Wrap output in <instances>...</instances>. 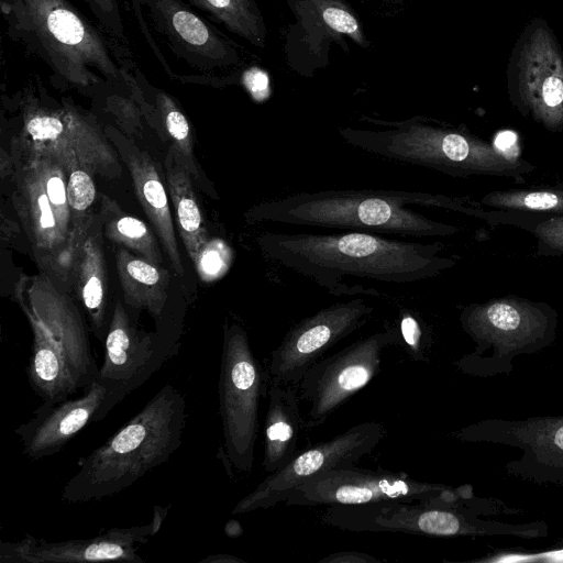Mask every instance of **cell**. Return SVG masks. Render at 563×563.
Listing matches in <instances>:
<instances>
[{"label": "cell", "mask_w": 563, "mask_h": 563, "mask_svg": "<svg viewBox=\"0 0 563 563\" xmlns=\"http://www.w3.org/2000/svg\"><path fill=\"white\" fill-rule=\"evenodd\" d=\"M159 526L153 520L144 526L111 528L87 538L51 542L25 534L15 542L0 543L2 563L99 562L118 561L143 563L137 549L157 533Z\"/></svg>", "instance_id": "21"}, {"label": "cell", "mask_w": 563, "mask_h": 563, "mask_svg": "<svg viewBox=\"0 0 563 563\" xmlns=\"http://www.w3.org/2000/svg\"><path fill=\"white\" fill-rule=\"evenodd\" d=\"M269 382L268 367L255 356L246 331L238 323L225 324L218 384L220 450L232 467L244 473L253 468L260 407Z\"/></svg>", "instance_id": "11"}, {"label": "cell", "mask_w": 563, "mask_h": 563, "mask_svg": "<svg viewBox=\"0 0 563 563\" xmlns=\"http://www.w3.org/2000/svg\"><path fill=\"white\" fill-rule=\"evenodd\" d=\"M202 563H246L244 560L231 554H213L205 558Z\"/></svg>", "instance_id": "39"}, {"label": "cell", "mask_w": 563, "mask_h": 563, "mask_svg": "<svg viewBox=\"0 0 563 563\" xmlns=\"http://www.w3.org/2000/svg\"><path fill=\"white\" fill-rule=\"evenodd\" d=\"M460 322L476 346L454 364L461 367L490 352L467 372L488 377L510 372L516 356L532 354L552 344L558 312L547 302L504 296L464 307Z\"/></svg>", "instance_id": "10"}, {"label": "cell", "mask_w": 563, "mask_h": 563, "mask_svg": "<svg viewBox=\"0 0 563 563\" xmlns=\"http://www.w3.org/2000/svg\"><path fill=\"white\" fill-rule=\"evenodd\" d=\"M166 184L176 212V224L181 241L192 263L208 244V232L192 188L191 175L168 148L166 156Z\"/></svg>", "instance_id": "28"}, {"label": "cell", "mask_w": 563, "mask_h": 563, "mask_svg": "<svg viewBox=\"0 0 563 563\" xmlns=\"http://www.w3.org/2000/svg\"><path fill=\"white\" fill-rule=\"evenodd\" d=\"M510 102L550 132L563 131V53L543 19L520 33L507 68Z\"/></svg>", "instance_id": "12"}, {"label": "cell", "mask_w": 563, "mask_h": 563, "mask_svg": "<svg viewBox=\"0 0 563 563\" xmlns=\"http://www.w3.org/2000/svg\"><path fill=\"white\" fill-rule=\"evenodd\" d=\"M503 503L476 498L470 485L457 487L451 506L387 501L328 506L321 521L340 530L356 532H402L430 537L516 536L539 538L548 534L544 522L521 525L481 519V515L509 514Z\"/></svg>", "instance_id": "6"}, {"label": "cell", "mask_w": 563, "mask_h": 563, "mask_svg": "<svg viewBox=\"0 0 563 563\" xmlns=\"http://www.w3.org/2000/svg\"><path fill=\"white\" fill-rule=\"evenodd\" d=\"M207 20L224 26L253 46L263 48L267 27L255 0H183Z\"/></svg>", "instance_id": "29"}, {"label": "cell", "mask_w": 563, "mask_h": 563, "mask_svg": "<svg viewBox=\"0 0 563 563\" xmlns=\"http://www.w3.org/2000/svg\"><path fill=\"white\" fill-rule=\"evenodd\" d=\"M320 563H382V560L363 552L342 551L328 554L319 560Z\"/></svg>", "instance_id": "38"}, {"label": "cell", "mask_w": 563, "mask_h": 563, "mask_svg": "<svg viewBox=\"0 0 563 563\" xmlns=\"http://www.w3.org/2000/svg\"><path fill=\"white\" fill-rule=\"evenodd\" d=\"M464 442H489L517 448L518 460L506 468L539 484L563 486V416L525 420L487 419L452 432Z\"/></svg>", "instance_id": "17"}, {"label": "cell", "mask_w": 563, "mask_h": 563, "mask_svg": "<svg viewBox=\"0 0 563 563\" xmlns=\"http://www.w3.org/2000/svg\"><path fill=\"white\" fill-rule=\"evenodd\" d=\"M489 562H563V541L549 551L536 554H497L496 558L487 560Z\"/></svg>", "instance_id": "37"}, {"label": "cell", "mask_w": 563, "mask_h": 563, "mask_svg": "<svg viewBox=\"0 0 563 563\" xmlns=\"http://www.w3.org/2000/svg\"><path fill=\"white\" fill-rule=\"evenodd\" d=\"M482 220L490 225L510 224L529 231L540 256H563V216L542 217L510 210H484Z\"/></svg>", "instance_id": "31"}, {"label": "cell", "mask_w": 563, "mask_h": 563, "mask_svg": "<svg viewBox=\"0 0 563 563\" xmlns=\"http://www.w3.org/2000/svg\"><path fill=\"white\" fill-rule=\"evenodd\" d=\"M98 23L124 44L128 43L119 0H85Z\"/></svg>", "instance_id": "35"}, {"label": "cell", "mask_w": 563, "mask_h": 563, "mask_svg": "<svg viewBox=\"0 0 563 563\" xmlns=\"http://www.w3.org/2000/svg\"><path fill=\"white\" fill-rule=\"evenodd\" d=\"M13 157L12 200L35 257L49 276L73 282L77 252L71 244L69 174L47 157Z\"/></svg>", "instance_id": "9"}, {"label": "cell", "mask_w": 563, "mask_h": 563, "mask_svg": "<svg viewBox=\"0 0 563 563\" xmlns=\"http://www.w3.org/2000/svg\"><path fill=\"white\" fill-rule=\"evenodd\" d=\"M383 423L366 421L335 437L299 451L280 470L268 474L246 496L239 500L232 515L267 509L285 503L287 496L303 481L322 472L355 465L383 441Z\"/></svg>", "instance_id": "15"}, {"label": "cell", "mask_w": 563, "mask_h": 563, "mask_svg": "<svg viewBox=\"0 0 563 563\" xmlns=\"http://www.w3.org/2000/svg\"><path fill=\"white\" fill-rule=\"evenodd\" d=\"M399 344L396 323L362 338L339 352L320 358L302 376L298 389L300 401L308 406L307 429L327 419L364 388L380 371L383 352Z\"/></svg>", "instance_id": "13"}, {"label": "cell", "mask_w": 563, "mask_h": 563, "mask_svg": "<svg viewBox=\"0 0 563 563\" xmlns=\"http://www.w3.org/2000/svg\"><path fill=\"white\" fill-rule=\"evenodd\" d=\"M165 73L172 62L189 70L187 82L213 87L240 84V46L183 0H124Z\"/></svg>", "instance_id": "7"}, {"label": "cell", "mask_w": 563, "mask_h": 563, "mask_svg": "<svg viewBox=\"0 0 563 563\" xmlns=\"http://www.w3.org/2000/svg\"><path fill=\"white\" fill-rule=\"evenodd\" d=\"M440 208L478 218L474 201L442 194L394 189H325L277 198L250 212L257 221L324 229L395 234L406 238H445L460 228L433 220L413 208Z\"/></svg>", "instance_id": "3"}, {"label": "cell", "mask_w": 563, "mask_h": 563, "mask_svg": "<svg viewBox=\"0 0 563 563\" xmlns=\"http://www.w3.org/2000/svg\"><path fill=\"white\" fill-rule=\"evenodd\" d=\"M20 305L36 320L63 354L78 389H86L99 367L92 355L88 328L78 306L47 274L35 276Z\"/></svg>", "instance_id": "20"}, {"label": "cell", "mask_w": 563, "mask_h": 563, "mask_svg": "<svg viewBox=\"0 0 563 563\" xmlns=\"http://www.w3.org/2000/svg\"><path fill=\"white\" fill-rule=\"evenodd\" d=\"M102 205L112 213L104 223L108 239L154 264L162 265L158 241L148 225L133 216L121 213L117 203L108 197L102 198Z\"/></svg>", "instance_id": "32"}, {"label": "cell", "mask_w": 563, "mask_h": 563, "mask_svg": "<svg viewBox=\"0 0 563 563\" xmlns=\"http://www.w3.org/2000/svg\"><path fill=\"white\" fill-rule=\"evenodd\" d=\"M115 265L124 303L146 310L159 323L168 298L169 272L125 247L115 251Z\"/></svg>", "instance_id": "25"}, {"label": "cell", "mask_w": 563, "mask_h": 563, "mask_svg": "<svg viewBox=\"0 0 563 563\" xmlns=\"http://www.w3.org/2000/svg\"><path fill=\"white\" fill-rule=\"evenodd\" d=\"M267 398L262 466L271 474L299 452V439L307 427L296 386L271 378Z\"/></svg>", "instance_id": "24"}, {"label": "cell", "mask_w": 563, "mask_h": 563, "mask_svg": "<svg viewBox=\"0 0 563 563\" xmlns=\"http://www.w3.org/2000/svg\"><path fill=\"white\" fill-rule=\"evenodd\" d=\"M7 37L48 69L52 84L84 92L124 80L135 64L128 44L87 18L69 0H0Z\"/></svg>", "instance_id": "2"}, {"label": "cell", "mask_w": 563, "mask_h": 563, "mask_svg": "<svg viewBox=\"0 0 563 563\" xmlns=\"http://www.w3.org/2000/svg\"><path fill=\"white\" fill-rule=\"evenodd\" d=\"M106 394V387L95 379L77 398L43 402L32 418L14 430L23 453L36 461L59 452L89 423L97 422Z\"/></svg>", "instance_id": "22"}, {"label": "cell", "mask_w": 563, "mask_h": 563, "mask_svg": "<svg viewBox=\"0 0 563 563\" xmlns=\"http://www.w3.org/2000/svg\"><path fill=\"white\" fill-rule=\"evenodd\" d=\"M446 485L411 478L404 472L355 465L333 468L303 481L285 499L288 506H339L373 503H426Z\"/></svg>", "instance_id": "16"}, {"label": "cell", "mask_w": 563, "mask_h": 563, "mask_svg": "<svg viewBox=\"0 0 563 563\" xmlns=\"http://www.w3.org/2000/svg\"><path fill=\"white\" fill-rule=\"evenodd\" d=\"M242 532H243L242 527L236 520H230L225 525V533L229 537L236 538V537H240L242 534Z\"/></svg>", "instance_id": "40"}, {"label": "cell", "mask_w": 563, "mask_h": 563, "mask_svg": "<svg viewBox=\"0 0 563 563\" xmlns=\"http://www.w3.org/2000/svg\"><path fill=\"white\" fill-rule=\"evenodd\" d=\"M185 424V396L166 384L111 438L80 459L62 499L88 503L134 485L179 449Z\"/></svg>", "instance_id": "4"}, {"label": "cell", "mask_w": 563, "mask_h": 563, "mask_svg": "<svg viewBox=\"0 0 563 563\" xmlns=\"http://www.w3.org/2000/svg\"><path fill=\"white\" fill-rule=\"evenodd\" d=\"M400 347L416 362H428L432 343L431 333L421 318L410 310L399 313L396 323Z\"/></svg>", "instance_id": "34"}, {"label": "cell", "mask_w": 563, "mask_h": 563, "mask_svg": "<svg viewBox=\"0 0 563 563\" xmlns=\"http://www.w3.org/2000/svg\"><path fill=\"white\" fill-rule=\"evenodd\" d=\"M477 205L542 217L563 216V181L550 186L494 190L484 195Z\"/></svg>", "instance_id": "30"}, {"label": "cell", "mask_w": 563, "mask_h": 563, "mask_svg": "<svg viewBox=\"0 0 563 563\" xmlns=\"http://www.w3.org/2000/svg\"><path fill=\"white\" fill-rule=\"evenodd\" d=\"M374 307L363 298L335 302L295 323L271 352V378L297 386L310 366L363 327Z\"/></svg>", "instance_id": "19"}, {"label": "cell", "mask_w": 563, "mask_h": 563, "mask_svg": "<svg viewBox=\"0 0 563 563\" xmlns=\"http://www.w3.org/2000/svg\"><path fill=\"white\" fill-rule=\"evenodd\" d=\"M295 22L285 32V62L301 77L312 78L330 64L333 44L350 52L349 43L367 48L358 15L344 0H285Z\"/></svg>", "instance_id": "14"}, {"label": "cell", "mask_w": 563, "mask_h": 563, "mask_svg": "<svg viewBox=\"0 0 563 563\" xmlns=\"http://www.w3.org/2000/svg\"><path fill=\"white\" fill-rule=\"evenodd\" d=\"M104 130L129 168L136 198L154 227L173 269L183 276L185 272L168 197L155 163L145 151L137 148L114 128L108 126Z\"/></svg>", "instance_id": "23"}, {"label": "cell", "mask_w": 563, "mask_h": 563, "mask_svg": "<svg viewBox=\"0 0 563 563\" xmlns=\"http://www.w3.org/2000/svg\"><path fill=\"white\" fill-rule=\"evenodd\" d=\"M32 334V353L26 367L33 390L45 404L70 398L78 387L59 349L34 319L27 318Z\"/></svg>", "instance_id": "27"}, {"label": "cell", "mask_w": 563, "mask_h": 563, "mask_svg": "<svg viewBox=\"0 0 563 563\" xmlns=\"http://www.w3.org/2000/svg\"><path fill=\"white\" fill-rule=\"evenodd\" d=\"M390 3H402L405 0H383Z\"/></svg>", "instance_id": "41"}, {"label": "cell", "mask_w": 563, "mask_h": 563, "mask_svg": "<svg viewBox=\"0 0 563 563\" xmlns=\"http://www.w3.org/2000/svg\"><path fill=\"white\" fill-rule=\"evenodd\" d=\"M241 85L256 101H262L269 95L268 75L258 67H244L242 69Z\"/></svg>", "instance_id": "36"}, {"label": "cell", "mask_w": 563, "mask_h": 563, "mask_svg": "<svg viewBox=\"0 0 563 563\" xmlns=\"http://www.w3.org/2000/svg\"><path fill=\"white\" fill-rule=\"evenodd\" d=\"M96 196L92 175L84 169H75L69 174L67 197L71 217V244L77 254L93 223L92 207Z\"/></svg>", "instance_id": "33"}, {"label": "cell", "mask_w": 563, "mask_h": 563, "mask_svg": "<svg viewBox=\"0 0 563 563\" xmlns=\"http://www.w3.org/2000/svg\"><path fill=\"white\" fill-rule=\"evenodd\" d=\"M73 286L86 310L93 334L103 343L110 318L107 313V264L99 235L89 232L73 271Z\"/></svg>", "instance_id": "26"}, {"label": "cell", "mask_w": 563, "mask_h": 563, "mask_svg": "<svg viewBox=\"0 0 563 563\" xmlns=\"http://www.w3.org/2000/svg\"><path fill=\"white\" fill-rule=\"evenodd\" d=\"M103 344V361L96 379L107 394L97 422L173 357L162 336L140 330L120 300L112 310Z\"/></svg>", "instance_id": "18"}, {"label": "cell", "mask_w": 563, "mask_h": 563, "mask_svg": "<svg viewBox=\"0 0 563 563\" xmlns=\"http://www.w3.org/2000/svg\"><path fill=\"white\" fill-rule=\"evenodd\" d=\"M15 99L21 129L12 140L13 153L51 158L68 174L84 169L110 179L121 175L115 146L92 114L52 99L40 86H27Z\"/></svg>", "instance_id": "8"}, {"label": "cell", "mask_w": 563, "mask_h": 563, "mask_svg": "<svg viewBox=\"0 0 563 563\" xmlns=\"http://www.w3.org/2000/svg\"><path fill=\"white\" fill-rule=\"evenodd\" d=\"M263 254L334 296L352 295L344 279L411 284L438 277L456 261L441 242L422 243L347 230L339 233L272 232L260 238Z\"/></svg>", "instance_id": "1"}, {"label": "cell", "mask_w": 563, "mask_h": 563, "mask_svg": "<svg viewBox=\"0 0 563 563\" xmlns=\"http://www.w3.org/2000/svg\"><path fill=\"white\" fill-rule=\"evenodd\" d=\"M377 129L341 126L340 137L368 154L452 177L488 175L519 179L536 166L465 130L415 115L400 121L365 117Z\"/></svg>", "instance_id": "5"}]
</instances>
